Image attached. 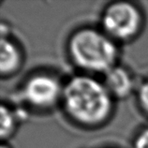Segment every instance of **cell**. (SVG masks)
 <instances>
[{"label": "cell", "instance_id": "7a4b0ae2", "mask_svg": "<svg viewBox=\"0 0 148 148\" xmlns=\"http://www.w3.org/2000/svg\"><path fill=\"white\" fill-rule=\"evenodd\" d=\"M68 54L76 68L86 73L104 74L118 64L119 47L101 29L82 27L69 36Z\"/></svg>", "mask_w": 148, "mask_h": 148}, {"label": "cell", "instance_id": "30bf717a", "mask_svg": "<svg viewBox=\"0 0 148 148\" xmlns=\"http://www.w3.org/2000/svg\"><path fill=\"white\" fill-rule=\"evenodd\" d=\"M0 148H11L9 145H8L7 143H1V146H0Z\"/></svg>", "mask_w": 148, "mask_h": 148}, {"label": "cell", "instance_id": "6da1fadb", "mask_svg": "<svg viewBox=\"0 0 148 148\" xmlns=\"http://www.w3.org/2000/svg\"><path fill=\"white\" fill-rule=\"evenodd\" d=\"M114 101L102 81L79 74L64 84L60 104L73 122L82 127H97L111 118Z\"/></svg>", "mask_w": 148, "mask_h": 148}, {"label": "cell", "instance_id": "277c9868", "mask_svg": "<svg viewBox=\"0 0 148 148\" xmlns=\"http://www.w3.org/2000/svg\"><path fill=\"white\" fill-rule=\"evenodd\" d=\"M64 84L56 76L40 72L29 76L20 88V98L29 107L51 110L60 104Z\"/></svg>", "mask_w": 148, "mask_h": 148}, {"label": "cell", "instance_id": "8992f818", "mask_svg": "<svg viewBox=\"0 0 148 148\" xmlns=\"http://www.w3.org/2000/svg\"><path fill=\"white\" fill-rule=\"evenodd\" d=\"M24 58L19 45L10 36L1 38L0 45V74L10 78L16 74L23 66Z\"/></svg>", "mask_w": 148, "mask_h": 148}, {"label": "cell", "instance_id": "ba28073f", "mask_svg": "<svg viewBox=\"0 0 148 148\" xmlns=\"http://www.w3.org/2000/svg\"><path fill=\"white\" fill-rule=\"evenodd\" d=\"M137 101L143 114L148 115V80L143 82L136 90Z\"/></svg>", "mask_w": 148, "mask_h": 148}, {"label": "cell", "instance_id": "3957f363", "mask_svg": "<svg viewBox=\"0 0 148 148\" xmlns=\"http://www.w3.org/2000/svg\"><path fill=\"white\" fill-rule=\"evenodd\" d=\"M143 15L135 4L127 1L112 2L100 16V27L115 42L133 40L143 29Z\"/></svg>", "mask_w": 148, "mask_h": 148}, {"label": "cell", "instance_id": "5b68a950", "mask_svg": "<svg viewBox=\"0 0 148 148\" xmlns=\"http://www.w3.org/2000/svg\"><path fill=\"white\" fill-rule=\"evenodd\" d=\"M103 84L114 99H125L135 90V79L127 68L116 65L104 74Z\"/></svg>", "mask_w": 148, "mask_h": 148}, {"label": "cell", "instance_id": "52a82bcc", "mask_svg": "<svg viewBox=\"0 0 148 148\" xmlns=\"http://www.w3.org/2000/svg\"><path fill=\"white\" fill-rule=\"evenodd\" d=\"M20 112L15 111L7 104H1L0 109V137L2 143H7V141L12 137L19 126V123L22 120L20 116Z\"/></svg>", "mask_w": 148, "mask_h": 148}, {"label": "cell", "instance_id": "9c48e42d", "mask_svg": "<svg viewBox=\"0 0 148 148\" xmlns=\"http://www.w3.org/2000/svg\"><path fill=\"white\" fill-rule=\"evenodd\" d=\"M131 148H148V127L141 130L132 141Z\"/></svg>", "mask_w": 148, "mask_h": 148}]
</instances>
